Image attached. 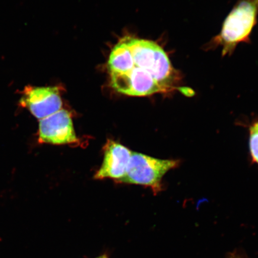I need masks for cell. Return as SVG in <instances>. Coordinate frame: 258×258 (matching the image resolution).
Returning a JSON list of instances; mask_svg holds the SVG:
<instances>
[{
    "label": "cell",
    "mask_w": 258,
    "mask_h": 258,
    "mask_svg": "<svg viewBox=\"0 0 258 258\" xmlns=\"http://www.w3.org/2000/svg\"><path fill=\"white\" fill-rule=\"evenodd\" d=\"M124 38L131 51L132 64L131 68H138L149 73L166 93L177 89L179 73L171 63L162 47L151 40L129 36Z\"/></svg>",
    "instance_id": "1"
},
{
    "label": "cell",
    "mask_w": 258,
    "mask_h": 258,
    "mask_svg": "<svg viewBox=\"0 0 258 258\" xmlns=\"http://www.w3.org/2000/svg\"><path fill=\"white\" fill-rule=\"evenodd\" d=\"M258 0H240L222 25L220 33L213 39L214 46L222 47V56L231 55L242 42L249 41L257 22Z\"/></svg>",
    "instance_id": "2"
},
{
    "label": "cell",
    "mask_w": 258,
    "mask_h": 258,
    "mask_svg": "<svg viewBox=\"0 0 258 258\" xmlns=\"http://www.w3.org/2000/svg\"><path fill=\"white\" fill-rule=\"evenodd\" d=\"M179 164L178 160H162L132 152L126 173L118 182L150 187L157 195L162 191L163 176Z\"/></svg>",
    "instance_id": "3"
},
{
    "label": "cell",
    "mask_w": 258,
    "mask_h": 258,
    "mask_svg": "<svg viewBox=\"0 0 258 258\" xmlns=\"http://www.w3.org/2000/svg\"><path fill=\"white\" fill-rule=\"evenodd\" d=\"M38 140L40 143L53 145L78 143L79 140L74 130L70 112L61 109L54 114L40 120Z\"/></svg>",
    "instance_id": "4"
},
{
    "label": "cell",
    "mask_w": 258,
    "mask_h": 258,
    "mask_svg": "<svg viewBox=\"0 0 258 258\" xmlns=\"http://www.w3.org/2000/svg\"><path fill=\"white\" fill-rule=\"evenodd\" d=\"M20 104L40 120L60 110L63 104L58 87L27 86Z\"/></svg>",
    "instance_id": "5"
},
{
    "label": "cell",
    "mask_w": 258,
    "mask_h": 258,
    "mask_svg": "<svg viewBox=\"0 0 258 258\" xmlns=\"http://www.w3.org/2000/svg\"><path fill=\"white\" fill-rule=\"evenodd\" d=\"M104 150V160L95 178H109L118 182L126 173L132 152L124 145L112 140H108Z\"/></svg>",
    "instance_id": "6"
},
{
    "label": "cell",
    "mask_w": 258,
    "mask_h": 258,
    "mask_svg": "<svg viewBox=\"0 0 258 258\" xmlns=\"http://www.w3.org/2000/svg\"><path fill=\"white\" fill-rule=\"evenodd\" d=\"M249 147L253 161L258 164V128L254 124L250 128Z\"/></svg>",
    "instance_id": "7"
},
{
    "label": "cell",
    "mask_w": 258,
    "mask_h": 258,
    "mask_svg": "<svg viewBox=\"0 0 258 258\" xmlns=\"http://www.w3.org/2000/svg\"><path fill=\"white\" fill-rule=\"evenodd\" d=\"M96 258H108L107 257V256L106 255V254H104V255H102L101 256H99L98 257H96Z\"/></svg>",
    "instance_id": "8"
},
{
    "label": "cell",
    "mask_w": 258,
    "mask_h": 258,
    "mask_svg": "<svg viewBox=\"0 0 258 258\" xmlns=\"http://www.w3.org/2000/svg\"><path fill=\"white\" fill-rule=\"evenodd\" d=\"M254 125H256V126L258 128V121H257L256 122H255V123L254 124Z\"/></svg>",
    "instance_id": "9"
},
{
    "label": "cell",
    "mask_w": 258,
    "mask_h": 258,
    "mask_svg": "<svg viewBox=\"0 0 258 258\" xmlns=\"http://www.w3.org/2000/svg\"><path fill=\"white\" fill-rule=\"evenodd\" d=\"M230 258H240V257H230Z\"/></svg>",
    "instance_id": "10"
}]
</instances>
